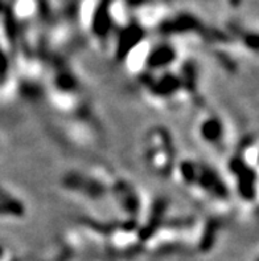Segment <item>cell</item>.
Listing matches in <instances>:
<instances>
[{
    "instance_id": "obj_2",
    "label": "cell",
    "mask_w": 259,
    "mask_h": 261,
    "mask_svg": "<svg viewBox=\"0 0 259 261\" xmlns=\"http://www.w3.org/2000/svg\"><path fill=\"white\" fill-rule=\"evenodd\" d=\"M223 122L218 116L208 114L201 119V125L198 126V132L205 141V145H210L212 147H220L223 134Z\"/></svg>"
},
{
    "instance_id": "obj_3",
    "label": "cell",
    "mask_w": 259,
    "mask_h": 261,
    "mask_svg": "<svg viewBox=\"0 0 259 261\" xmlns=\"http://www.w3.org/2000/svg\"><path fill=\"white\" fill-rule=\"evenodd\" d=\"M4 3H8V2H10V3H12V0H3Z\"/></svg>"
},
{
    "instance_id": "obj_1",
    "label": "cell",
    "mask_w": 259,
    "mask_h": 261,
    "mask_svg": "<svg viewBox=\"0 0 259 261\" xmlns=\"http://www.w3.org/2000/svg\"><path fill=\"white\" fill-rule=\"evenodd\" d=\"M146 141H147L146 155H147L148 166L160 176L169 175L176 165H175L174 146L167 134H163V132L159 130H152Z\"/></svg>"
}]
</instances>
